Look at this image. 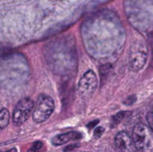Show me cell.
I'll list each match as a JSON object with an SVG mask.
<instances>
[{"mask_svg": "<svg viewBox=\"0 0 153 152\" xmlns=\"http://www.w3.org/2000/svg\"><path fill=\"white\" fill-rule=\"evenodd\" d=\"M34 107V103L31 98H25L19 101L13 110L12 117L13 125L20 126L26 122Z\"/></svg>", "mask_w": 153, "mask_h": 152, "instance_id": "obj_3", "label": "cell"}, {"mask_svg": "<svg viewBox=\"0 0 153 152\" xmlns=\"http://www.w3.org/2000/svg\"><path fill=\"white\" fill-rule=\"evenodd\" d=\"M33 112V120L37 123H42L47 120L55 109V103L50 96L40 95L38 97Z\"/></svg>", "mask_w": 153, "mask_h": 152, "instance_id": "obj_2", "label": "cell"}, {"mask_svg": "<svg viewBox=\"0 0 153 152\" xmlns=\"http://www.w3.org/2000/svg\"><path fill=\"white\" fill-rule=\"evenodd\" d=\"M134 147L141 152H149L153 148V138L149 128L139 123L134 126L131 134Z\"/></svg>", "mask_w": 153, "mask_h": 152, "instance_id": "obj_1", "label": "cell"}, {"mask_svg": "<svg viewBox=\"0 0 153 152\" xmlns=\"http://www.w3.org/2000/svg\"><path fill=\"white\" fill-rule=\"evenodd\" d=\"M42 145H43L42 142H34L31 148L29 149L28 152H37V151L41 148Z\"/></svg>", "mask_w": 153, "mask_h": 152, "instance_id": "obj_12", "label": "cell"}, {"mask_svg": "<svg viewBox=\"0 0 153 152\" xmlns=\"http://www.w3.org/2000/svg\"><path fill=\"white\" fill-rule=\"evenodd\" d=\"M146 121L149 125V127L150 128V130L153 132V113L149 112L146 115Z\"/></svg>", "mask_w": 153, "mask_h": 152, "instance_id": "obj_10", "label": "cell"}, {"mask_svg": "<svg viewBox=\"0 0 153 152\" xmlns=\"http://www.w3.org/2000/svg\"><path fill=\"white\" fill-rule=\"evenodd\" d=\"M105 132V128L103 127H98L94 131V137L97 139L100 138L102 136V134Z\"/></svg>", "mask_w": 153, "mask_h": 152, "instance_id": "obj_11", "label": "cell"}, {"mask_svg": "<svg viewBox=\"0 0 153 152\" xmlns=\"http://www.w3.org/2000/svg\"><path fill=\"white\" fill-rule=\"evenodd\" d=\"M124 116H125V112H124V111L120 112V113H118L117 114H116L113 117L114 122V123L116 124V125L117 123H119V122H120L121 120H122V119H123Z\"/></svg>", "mask_w": 153, "mask_h": 152, "instance_id": "obj_9", "label": "cell"}, {"mask_svg": "<svg viewBox=\"0 0 153 152\" xmlns=\"http://www.w3.org/2000/svg\"><path fill=\"white\" fill-rule=\"evenodd\" d=\"M115 144L117 147L122 151L130 152L132 150L134 142L132 138H131L127 133L121 131L118 133L115 137Z\"/></svg>", "mask_w": 153, "mask_h": 152, "instance_id": "obj_6", "label": "cell"}, {"mask_svg": "<svg viewBox=\"0 0 153 152\" xmlns=\"http://www.w3.org/2000/svg\"><path fill=\"white\" fill-rule=\"evenodd\" d=\"M147 60V50L141 43H135L129 54V64L134 71H138L145 65Z\"/></svg>", "mask_w": 153, "mask_h": 152, "instance_id": "obj_5", "label": "cell"}, {"mask_svg": "<svg viewBox=\"0 0 153 152\" xmlns=\"http://www.w3.org/2000/svg\"><path fill=\"white\" fill-rule=\"evenodd\" d=\"M82 138V134L76 131H72V132L66 133V134H59L52 139V143L55 145H61L65 143L68 142L71 140L79 139Z\"/></svg>", "mask_w": 153, "mask_h": 152, "instance_id": "obj_7", "label": "cell"}, {"mask_svg": "<svg viewBox=\"0 0 153 152\" xmlns=\"http://www.w3.org/2000/svg\"><path fill=\"white\" fill-rule=\"evenodd\" d=\"M9 119H10V114L7 109H1L0 112V127L1 129L5 128L8 125Z\"/></svg>", "mask_w": 153, "mask_h": 152, "instance_id": "obj_8", "label": "cell"}, {"mask_svg": "<svg viewBox=\"0 0 153 152\" xmlns=\"http://www.w3.org/2000/svg\"><path fill=\"white\" fill-rule=\"evenodd\" d=\"M98 80L94 71L88 70L81 77L78 86V91L82 98H89L97 89Z\"/></svg>", "mask_w": 153, "mask_h": 152, "instance_id": "obj_4", "label": "cell"}, {"mask_svg": "<svg viewBox=\"0 0 153 152\" xmlns=\"http://www.w3.org/2000/svg\"><path fill=\"white\" fill-rule=\"evenodd\" d=\"M98 122H99V121L97 120V121H94V122H91V123H89V125H88V128H91L92 127L95 126V125H97V123H98Z\"/></svg>", "mask_w": 153, "mask_h": 152, "instance_id": "obj_13", "label": "cell"}]
</instances>
